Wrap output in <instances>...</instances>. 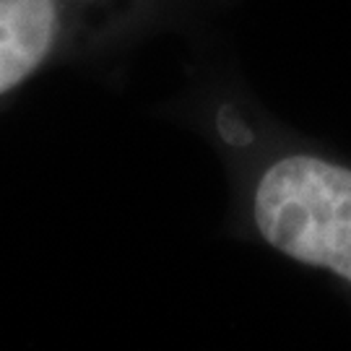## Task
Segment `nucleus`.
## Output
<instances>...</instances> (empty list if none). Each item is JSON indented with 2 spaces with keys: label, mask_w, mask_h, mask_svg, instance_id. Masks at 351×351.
Returning <instances> with one entry per match:
<instances>
[{
  "label": "nucleus",
  "mask_w": 351,
  "mask_h": 351,
  "mask_svg": "<svg viewBox=\"0 0 351 351\" xmlns=\"http://www.w3.org/2000/svg\"><path fill=\"white\" fill-rule=\"evenodd\" d=\"M58 37V0H0V97L45 63Z\"/></svg>",
  "instance_id": "obj_2"
},
{
  "label": "nucleus",
  "mask_w": 351,
  "mask_h": 351,
  "mask_svg": "<svg viewBox=\"0 0 351 351\" xmlns=\"http://www.w3.org/2000/svg\"><path fill=\"white\" fill-rule=\"evenodd\" d=\"M252 234L291 263L326 274L351 302V159L339 151H268L247 180Z\"/></svg>",
  "instance_id": "obj_1"
}]
</instances>
